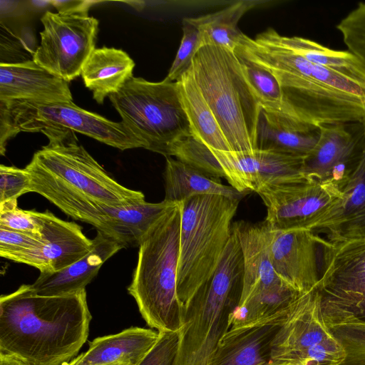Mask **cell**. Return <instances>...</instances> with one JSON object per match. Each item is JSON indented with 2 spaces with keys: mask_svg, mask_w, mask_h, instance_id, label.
Returning <instances> with one entry per match:
<instances>
[{
  "mask_svg": "<svg viewBox=\"0 0 365 365\" xmlns=\"http://www.w3.org/2000/svg\"><path fill=\"white\" fill-rule=\"evenodd\" d=\"M232 153L257 150L259 103L247 82L235 51L206 45L189 68Z\"/></svg>",
  "mask_w": 365,
  "mask_h": 365,
  "instance_id": "4",
  "label": "cell"
},
{
  "mask_svg": "<svg viewBox=\"0 0 365 365\" xmlns=\"http://www.w3.org/2000/svg\"><path fill=\"white\" fill-rule=\"evenodd\" d=\"M43 29L33 61L69 83L79 75L96 48L98 21L94 17L46 11L41 19Z\"/></svg>",
  "mask_w": 365,
  "mask_h": 365,
  "instance_id": "13",
  "label": "cell"
},
{
  "mask_svg": "<svg viewBox=\"0 0 365 365\" xmlns=\"http://www.w3.org/2000/svg\"><path fill=\"white\" fill-rule=\"evenodd\" d=\"M0 365H29L25 361L9 354H0Z\"/></svg>",
  "mask_w": 365,
  "mask_h": 365,
  "instance_id": "40",
  "label": "cell"
},
{
  "mask_svg": "<svg viewBox=\"0 0 365 365\" xmlns=\"http://www.w3.org/2000/svg\"><path fill=\"white\" fill-rule=\"evenodd\" d=\"M211 151L230 185L240 192H256L266 184L309 180L303 171L304 157L258 149L252 153Z\"/></svg>",
  "mask_w": 365,
  "mask_h": 365,
  "instance_id": "16",
  "label": "cell"
},
{
  "mask_svg": "<svg viewBox=\"0 0 365 365\" xmlns=\"http://www.w3.org/2000/svg\"><path fill=\"white\" fill-rule=\"evenodd\" d=\"M31 178L25 168L0 165V202L17 200L30 192Z\"/></svg>",
  "mask_w": 365,
  "mask_h": 365,
  "instance_id": "37",
  "label": "cell"
},
{
  "mask_svg": "<svg viewBox=\"0 0 365 365\" xmlns=\"http://www.w3.org/2000/svg\"><path fill=\"white\" fill-rule=\"evenodd\" d=\"M48 143L36 151L25 169L31 178L51 181L95 200L126 206L145 200L140 191L120 183L78 143L75 132L46 129Z\"/></svg>",
  "mask_w": 365,
  "mask_h": 365,
  "instance_id": "7",
  "label": "cell"
},
{
  "mask_svg": "<svg viewBox=\"0 0 365 365\" xmlns=\"http://www.w3.org/2000/svg\"><path fill=\"white\" fill-rule=\"evenodd\" d=\"M86 292L43 297L31 284L0 298V354L29 365H65L87 341Z\"/></svg>",
  "mask_w": 365,
  "mask_h": 365,
  "instance_id": "2",
  "label": "cell"
},
{
  "mask_svg": "<svg viewBox=\"0 0 365 365\" xmlns=\"http://www.w3.org/2000/svg\"><path fill=\"white\" fill-rule=\"evenodd\" d=\"M36 192L73 219L88 223L124 247L139 246L153 225L175 203L145 200L126 206H112L76 192L59 184L31 178Z\"/></svg>",
  "mask_w": 365,
  "mask_h": 365,
  "instance_id": "11",
  "label": "cell"
},
{
  "mask_svg": "<svg viewBox=\"0 0 365 365\" xmlns=\"http://www.w3.org/2000/svg\"><path fill=\"white\" fill-rule=\"evenodd\" d=\"M108 97L121 122L145 149L169 157L175 143L192 135L176 81L133 76Z\"/></svg>",
  "mask_w": 365,
  "mask_h": 365,
  "instance_id": "8",
  "label": "cell"
},
{
  "mask_svg": "<svg viewBox=\"0 0 365 365\" xmlns=\"http://www.w3.org/2000/svg\"><path fill=\"white\" fill-rule=\"evenodd\" d=\"M239 202L205 194L180 202L177 293L182 306L217 269L232 234Z\"/></svg>",
  "mask_w": 365,
  "mask_h": 365,
  "instance_id": "6",
  "label": "cell"
},
{
  "mask_svg": "<svg viewBox=\"0 0 365 365\" xmlns=\"http://www.w3.org/2000/svg\"><path fill=\"white\" fill-rule=\"evenodd\" d=\"M269 233L270 260L276 274L299 293L314 289L320 278V236L308 229L269 228Z\"/></svg>",
  "mask_w": 365,
  "mask_h": 365,
  "instance_id": "17",
  "label": "cell"
},
{
  "mask_svg": "<svg viewBox=\"0 0 365 365\" xmlns=\"http://www.w3.org/2000/svg\"><path fill=\"white\" fill-rule=\"evenodd\" d=\"M159 337L138 365H175L180 331H158Z\"/></svg>",
  "mask_w": 365,
  "mask_h": 365,
  "instance_id": "36",
  "label": "cell"
},
{
  "mask_svg": "<svg viewBox=\"0 0 365 365\" xmlns=\"http://www.w3.org/2000/svg\"><path fill=\"white\" fill-rule=\"evenodd\" d=\"M341 344L326 325L316 289L300 294L289 305L272 346V361L292 365H339Z\"/></svg>",
  "mask_w": 365,
  "mask_h": 365,
  "instance_id": "12",
  "label": "cell"
},
{
  "mask_svg": "<svg viewBox=\"0 0 365 365\" xmlns=\"http://www.w3.org/2000/svg\"><path fill=\"white\" fill-rule=\"evenodd\" d=\"M43 245L10 257L8 259L37 268L40 272L60 271L88 255L93 240L88 238L82 227L66 221L49 211L38 212Z\"/></svg>",
  "mask_w": 365,
  "mask_h": 365,
  "instance_id": "18",
  "label": "cell"
},
{
  "mask_svg": "<svg viewBox=\"0 0 365 365\" xmlns=\"http://www.w3.org/2000/svg\"><path fill=\"white\" fill-rule=\"evenodd\" d=\"M275 365H292V364H287V363H282V364H277V363H276Z\"/></svg>",
  "mask_w": 365,
  "mask_h": 365,
  "instance_id": "41",
  "label": "cell"
},
{
  "mask_svg": "<svg viewBox=\"0 0 365 365\" xmlns=\"http://www.w3.org/2000/svg\"><path fill=\"white\" fill-rule=\"evenodd\" d=\"M93 248L85 257L55 272H40L31 284L36 294L43 297L64 296L83 289L96 276L104 262L125 248L115 240L97 231Z\"/></svg>",
  "mask_w": 365,
  "mask_h": 365,
  "instance_id": "21",
  "label": "cell"
},
{
  "mask_svg": "<svg viewBox=\"0 0 365 365\" xmlns=\"http://www.w3.org/2000/svg\"><path fill=\"white\" fill-rule=\"evenodd\" d=\"M310 230L329 240L365 238V158L340 200Z\"/></svg>",
  "mask_w": 365,
  "mask_h": 365,
  "instance_id": "25",
  "label": "cell"
},
{
  "mask_svg": "<svg viewBox=\"0 0 365 365\" xmlns=\"http://www.w3.org/2000/svg\"><path fill=\"white\" fill-rule=\"evenodd\" d=\"M202 47L199 28L193 18L182 20V37L166 78L176 81L190 67L197 51Z\"/></svg>",
  "mask_w": 365,
  "mask_h": 365,
  "instance_id": "32",
  "label": "cell"
},
{
  "mask_svg": "<svg viewBox=\"0 0 365 365\" xmlns=\"http://www.w3.org/2000/svg\"><path fill=\"white\" fill-rule=\"evenodd\" d=\"M43 245L41 237L0 227V255L10 257L30 250H37Z\"/></svg>",
  "mask_w": 365,
  "mask_h": 365,
  "instance_id": "38",
  "label": "cell"
},
{
  "mask_svg": "<svg viewBox=\"0 0 365 365\" xmlns=\"http://www.w3.org/2000/svg\"><path fill=\"white\" fill-rule=\"evenodd\" d=\"M245 76L260 107L267 111L288 114L283 91L276 77L262 66L236 53Z\"/></svg>",
  "mask_w": 365,
  "mask_h": 365,
  "instance_id": "30",
  "label": "cell"
},
{
  "mask_svg": "<svg viewBox=\"0 0 365 365\" xmlns=\"http://www.w3.org/2000/svg\"><path fill=\"white\" fill-rule=\"evenodd\" d=\"M347 50L365 66V1L346 15L336 25Z\"/></svg>",
  "mask_w": 365,
  "mask_h": 365,
  "instance_id": "33",
  "label": "cell"
},
{
  "mask_svg": "<svg viewBox=\"0 0 365 365\" xmlns=\"http://www.w3.org/2000/svg\"><path fill=\"white\" fill-rule=\"evenodd\" d=\"M181 204L170 207L139 245L138 262L128 287L151 328L178 331L182 306L177 293Z\"/></svg>",
  "mask_w": 365,
  "mask_h": 365,
  "instance_id": "5",
  "label": "cell"
},
{
  "mask_svg": "<svg viewBox=\"0 0 365 365\" xmlns=\"http://www.w3.org/2000/svg\"><path fill=\"white\" fill-rule=\"evenodd\" d=\"M73 101L68 83L31 60L0 64V101Z\"/></svg>",
  "mask_w": 365,
  "mask_h": 365,
  "instance_id": "20",
  "label": "cell"
},
{
  "mask_svg": "<svg viewBox=\"0 0 365 365\" xmlns=\"http://www.w3.org/2000/svg\"><path fill=\"white\" fill-rule=\"evenodd\" d=\"M96 1L83 0H51V5L57 13L65 15L88 16V11Z\"/></svg>",
  "mask_w": 365,
  "mask_h": 365,
  "instance_id": "39",
  "label": "cell"
},
{
  "mask_svg": "<svg viewBox=\"0 0 365 365\" xmlns=\"http://www.w3.org/2000/svg\"><path fill=\"white\" fill-rule=\"evenodd\" d=\"M256 192L267 207L264 222L282 231L310 230L342 195L333 185L311 180L266 184Z\"/></svg>",
  "mask_w": 365,
  "mask_h": 365,
  "instance_id": "15",
  "label": "cell"
},
{
  "mask_svg": "<svg viewBox=\"0 0 365 365\" xmlns=\"http://www.w3.org/2000/svg\"><path fill=\"white\" fill-rule=\"evenodd\" d=\"M288 309L253 324L230 328L220 339L210 365L272 364V343Z\"/></svg>",
  "mask_w": 365,
  "mask_h": 365,
  "instance_id": "19",
  "label": "cell"
},
{
  "mask_svg": "<svg viewBox=\"0 0 365 365\" xmlns=\"http://www.w3.org/2000/svg\"><path fill=\"white\" fill-rule=\"evenodd\" d=\"M67 129L118 148H143L144 143L121 121L113 122L77 106L73 101H0V153L19 132Z\"/></svg>",
  "mask_w": 365,
  "mask_h": 365,
  "instance_id": "10",
  "label": "cell"
},
{
  "mask_svg": "<svg viewBox=\"0 0 365 365\" xmlns=\"http://www.w3.org/2000/svg\"><path fill=\"white\" fill-rule=\"evenodd\" d=\"M170 156L210 178H225V173L211 150L192 134L175 143Z\"/></svg>",
  "mask_w": 365,
  "mask_h": 365,
  "instance_id": "31",
  "label": "cell"
},
{
  "mask_svg": "<svg viewBox=\"0 0 365 365\" xmlns=\"http://www.w3.org/2000/svg\"><path fill=\"white\" fill-rule=\"evenodd\" d=\"M256 3L240 1L217 12L193 18L200 32L202 46L214 45L235 51L243 34L238 22Z\"/></svg>",
  "mask_w": 365,
  "mask_h": 365,
  "instance_id": "29",
  "label": "cell"
},
{
  "mask_svg": "<svg viewBox=\"0 0 365 365\" xmlns=\"http://www.w3.org/2000/svg\"><path fill=\"white\" fill-rule=\"evenodd\" d=\"M192 134L210 150L231 152L229 145L188 69L176 81Z\"/></svg>",
  "mask_w": 365,
  "mask_h": 365,
  "instance_id": "28",
  "label": "cell"
},
{
  "mask_svg": "<svg viewBox=\"0 0 365 365\" xmlns=\"http://www.w3.org/2000/svg\"><path fill=\"white\" fill-rule=\"evenodd\" d=\"M320 278L315 287L330 329H365V238L319 237Z\"/></svg>",
  "mask_w": 365,
  "mask_h": 365,
  "instance_id": "9",
  "label": "cell"
},
{
  "mask_svg": "<svg viewBox=\"0 0 365 365\" xmlns=\"http://www.w3.org/2000/svg\"><path fill=\"white\" fill-rule=\"evenodd\" d=\"M319 128L317 143L304 158V174L342 192L365 158V122L324 124Z\"/></svg>",
  "mask_w": 365,
  "mask_h": 365,
  "instance_id": "14",
  "label": "cell"
},
{
  "mask_svg": "<svg viewBox=\"0 0 365 365\" xmlns=\"http://www.w3.org/2000/svg\"><path fill=\"white\" fill-rule=\"evenodd\" d=\"M235 53L270 71L282 87L290 115L317 125L365 122V84L284 45L268 29L242 34Z\"/></svg>",
  "mask_w": 365,
  "mask_h": 365,
  "instance_id": "1",
  "label": "cell"
},
{
  "mask_svg": "<svg viewBox=\"0 0 365 365\" xmlns=\"http://www.w3.org/2000/svg\"><path fill=\"white\" fill-rule=\"evenodd\" d=\"M165 159L164 200L167 202L180 203L190 197L205 194L223 195L240 201L249 193L225 185L170 156Z\"/></svg>",
  "mask_w": 365,
  "mask_h": 365,
  "instance_id": "27",
  "label": "cell"
},
{
  "mask_svg": "<svg viewBox=\"0 0 365 365\" xmlns=\"http://www.w3.org/2000/svg\"><path fill=\"white\" fill-rule=\"evenodd\" d=\"M158 337L151 329L130 327L96 338L87 351L65 365H138Z\"/></svg>",
  "mask_w": 365,
  "mask_h": 365,
  "instance_id": "24",
  "label": "cell"
},
{
  "mask_svg": "<svg viewBox=\"0 0 365 365\" xmlns=\"http://www.w3.org/2000/svg\"><path fill=\"white\" fill-rule=\"evenodd\" d=\"M275 364H276V363H272V364H269V365H275Z\"/></svg>",
  "mask_w": 365,
  "mask_h": 365,
  "instance_id": "42",
  "label": "cell"
},
{
  "mask_svg": "<svg viewBox=\"0 0 365 365\" xmlns=\"http://www.w3.org/2000/svg\"><path fill=\"white\" fill-rule=\"evenodd\" d=\"M330 330L346 354L339 365H365V329L339 327Z\"/></svg>",
  "mask_w": 365,
  "mask_h": 365,
  "instance_id": "35",
  "label": "cell"
},
{
  "mask_svg": "<svg viewBox=\"0 0 365 365\" xmlns=\"http://www.w3.org/2000/svg\"><path fill=\"white\" fill-rule=\"evenodd\" d=\"M0 227L41 237L38 212L19 208L17 200L0 202Z\"/></svg>",
  "mask_w": 365,
  "mask_h": 365,
  "instance_id": "34",
  "label": "cell"
},
{
  "mask_svg": "<svg viewBox=\"0 0 365 365\" xmlns=\"http://www.w3.org/2000/svg\"><path fill=\"white\" fill-rule=\"evenodd\" d=\"M244 283L241 247L234 230L213 274L182 306V326L175 365H210Z\"/></svg>",
  "mask_w": 365,
  "mask_h": 365,
  "instance_id": "3",
  "label": "cell"
},
{
  "mask_svg": "<svg viewBox=\"0 0 365 365\" xmlns=\"http://www.w3.org/2000/svg\"><path fill=\"white\" fill-rule=\"evenodd\" d=\"M319 135V125L261 108L257 130L258 150L305 158L316 146Z\"/></svg>",
  "mask_w": 365,
  "mask_h": 365,
  "instance_id": "23",
  "label": "cell"
},
{
  "mask_svg": "<svg viewBox=\"0 0 365 365\" xmlns=\"http://www.w3.org/2000/svg\"><path fill=\"white\" fill-rule=\"evenodd\" d=\"M241 247L244 264V283L239 303L243 302L282 279L274 271L270 260L269 228L264 221L232 224Z\"/></svg>",
  "mask_w": 365,
  "mask_h": 365,
  "instance_id": "22",
  "label": "cell"
},
{
  "mask_svg": "<svg viewBox=\"0 0 365 365\" xmlns=\"http://www.w3.org/2000/svg\"><path fill=\"white\" fill-rule=\"evenodd\" d=\"M134 66L133 60L121 49L96 48L85 62L81 76L93 99L101 104L133 76Z\"/></svg>",
  "mask_w": 365,
  "mask_h": 365,
  "instance_id": "26",
  "label": "cell"
}]
</instances>
